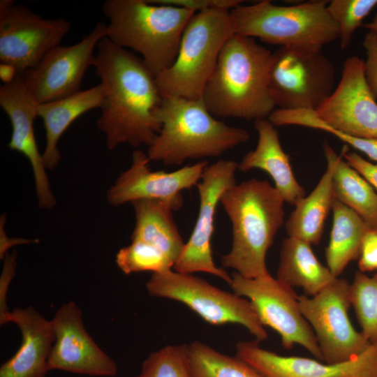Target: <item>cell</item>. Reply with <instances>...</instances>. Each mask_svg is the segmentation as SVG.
<instances>
[{
    "mask_svg": "<svg viewBox=\"0 0 377 377\" xmlns=\"http://www.w3.org/2000/svg\"><path fill=\"white\" fill-rule=\"evenodd\" d=\"M6 223V215L3 214L0 219V258L3 260L5 256L8 253L9 249L14 246L29 244L37 243L39 241L36 239L27 238H11L8 237L4 229Z\"/></svg>",
    "mask_w": 377,
    "mask_h": 377,
    "instance_id": "cell-38",
    "label": "cell"
},
{
    "mask_svg": "<svg viewBox=\"0 0 377 377\" xmlns=\"http://www.w3.org/2000/svg\"><path fill=\"white\" fill-rule=\"evenodd\" d=\"M16 69L8 64L1 63L0 77L4 84L11 82L17 75Z\"/></svg>",
    "mask_w": 377,
    "mask_h": 377,
    "instance_id": "cell-39",
    "label": "cell"
},
{
    "mask_svg": "<svg viewBox=\"0 0 377 377\" xmlns=\"http://www.w3.org/2000/svg\"><path fill=\"white\" fill-rule=\"evenodd\" d=\"M147 154L135 149L131 166L122 172L107 193L112 206H120L139 200H156L168 202L174 211L183 205L182 191L197 186L207 161H199L172 172L152 170Z\"/></svg>",
    "mask_w": 377,
    "mask_h": 377,
    "instance_id": "cell-16",
    "label": "cell"
},
{
    "mask_svg": "<svg viewBox=\"0 0 377 377\" xmlns=\"http://www.w3.org/2000/svg\"><path fill=\"white\" fill-rule=\"evenodd\" d=\"M231 277L229 285L234 293L250 301L263 325L280 335L283 348L290 350L300 345L323 362L314 332L301 312L299 295L293 287L270 274L250 279L235 272Z\"/></svg>",
    "mask_w": 377,
    "mask_h": 377,
    "instance_id": "cell-10",
    "label": "cell"
},
{
    "mask_svg": "<svg viewBox=\"0 0 377 377\" xmlns=\"http://www.w3.org/2000/svg\"><path fill=\"white\" fill-rule=\"evenodd\" d=\"M316 117L332 128L363 138H377V102L365 77L364 61L347 58L330 96L316 110Z\"/></svg>",
    "mask_w": 377,
    "mask_h": 377,
    "instance_id": "cell-15",
    "label": "cell"
},
{
    "mask_svg": "<svg viewBox=\"0 0 377 377\" xmlns=\"http://www.w3.org/2000/svg\"><path fill=\"white\" fill-rule=\"evenodd\" d=\"M230 11L211 8L193 15L174 63L156 77L163 97L202 99L223 45L235 34Z\"/></svg>",
    "mask_w": 377,
    "mask_h": 377,
    "instance_id": "cell-7",
    "label": "cell"
},
{
    "mask_svg": "<svg viewBox=\"0 0 377 377\" xmlns=\"http://www.w3.org/2000/svg\"><path fill=\"white\" fill-rule=\"evenodd\" d=\"M50 320L54 341L47 360L49 370L92 376L117 375L115 362L86 331L82 310L75 302L63 304Z\"/></svg>",
    "mask_w": 377,
    "mask_h": 377,
    "instance_id": "cell-17",
    "label": "cell"
},
{
    "mask_svg": "<svg viewBox=\"0 0 377 377\" xmlns=\"http://www.w3.org/2000/svg\"><path fill=\"white\" fill-rule=\"evenodd\" d=\"M333 187L337 200L358 214L369 228L377 229V192L342 155L337 158Z\"/></svg>",
    "mask_w": 377,
    "mask_h": 377,
    "instance_id": "cell-27",
    "label": "cell"
},
{
    "mask_svg": "<svg viewBox=\"0 0 377 377\" xmlns=\"http://www.w3.org/2000/svg\"><path fill=\"white\" fill-rule=\"evenodd\" d=\"M336 278L316 258L311 244L292 237L283 239L276 279L293 288H302L304 295L312 297Z\"/></svg>",
    "mask_w": 377,
    "mask_h": 377,
    "instance_id": "cell-25",
    "label": "cell"
},
{
    "mask_svg": "<svg viewBox=\"0 0 377 377\" xmlns=\"http://www.w3.org/2000/svg\"><path fill=\"white\" fill-rule=\"evenodd\" d=\"M97 48L93 66L104 91L97 126L108 149L124 143L149 147L161 129L158 112L163 99L155 75L141 57L106 36Z\"/></svg>",
    "mask_w": 377,
    "mask_h": 377,
    "instance_id": "cell-1",
    "label": "cell"
},
{
    "mask_svg": "<svg viewBox=\"0 0 377 377\" xmlns=\"http://www.w3.org/2000/svg\"><path fill=\"white\" fill-rule=\"evenodd\" d=\"M150 2L156 4L170 5L183 7L195 12L211 9L221 8L231 10L242 4L241 0H155Z\"/></svg>",
    "mask_w": 377,
    "mask_h": 377,
    "instance_id": "cell-35",
    "label": "cell"
},
{
    "mask_svg": "<svg viewBox=\"0 0 377 377\" xmlns=\"http://www.w3.org/2000/svg\"><path fill=\"white\" fill-rule=\"evenodd\" d=\"M107 24H96L80 41L50 50L34 68L24 73L27 88L39 104L63 98L80 91L94 50L106 36Z\"/></svg>",
    "mask_w": 377,
    "mask_h": 377,
    "instance_id": "cell-14",
    "label": "cell"
},
{
    "mask_svg": "<svg viewBox=\"0 0 377 377\" xmlns=\"http://www.w3.org/2000/svg\"><path fill=\"white\" fill-rule=\"evenodd\" d=\"M259 341H239L236 356L265 377H377V341L347 361L326 363L300 356H283L261 348Z\"/></svg>",
    "mask_w": 377,
    "mask_h": 377,
    "instance_id": "cell-18",
    "label": "cell"
},
{
    "mask_svg": "<svg viewBox=\"0 0 377 377\" xmlns=\"http://www.w3.org/2000/svg\"><path fill=\"white\" fill-rule=\"evenodd\" d=\"M341 154L346 161L377 190V163L367 161L357 153L348 152L347 146L343 147Z\"/></svg>",
    "mask_w": 377,
    "mask_h": 377,
    "instance_id": "cell-37",
    "label": "cell"
},
{
    "mask_svg": "<svg viewBox=\"0 0 377 377\" xmlns=\"http://www.w3.org/2000/svg\"><path fill=\"white\" fill-rule=\"evenodd\" d=\"M332 226L325 249L327 267L339 277L348 263L359 258L368 226L351 209L336 198L332 205Z\"/></svg>",
    "mask_w": 377,
    "mask_h": 377,
    "instance_id": "cell-26",
    "label": "cell"
},
{
    "mask_svg": "<svg viewBox=\"0 0 377 377\" xmlns=\"http://www.w3.org/2000/svg\"><path fill=\"white\" fill-rule=\"evenodd\" d=\"M103 10L109 20L106 37L140 54L156 77L174 63L184 29L196 13L144 0H108Z\"/></svg>",
    "mask_w": 377,
    "mask_h": 377,
    "instance_id": "cell-5",
    "label": "cell"
},
{
    "mask_svg": "<svg viewBox=\"0 0 377 377\" xmlns=\"http://www.w3.org/2000/svg\"><path fill=\"white\" fill-rule=\"evenodd\" d=\"M364 27L369 31L374 33L377 36V13L372 21L367 23Z\"/></svg>",
    "mask_w": 377,
    "mask_h": 377,
    "instance_id": "cell-40",
    "label": "cell"
},
{
    "mask_svg": "<svg viewBox=\"0 0 377 377\" xmlns=\"http://www.w3.org/2000/svg\"><path fill=\"white\" fill-rule=\"evenodd\" d=\"M237 162L225 159L207 165L205 168L197 184L200 200L197 220L189 239L173 267L175 271L186 274L206 272L230 283L232 277L214 262L211 240L218 204L223 191L237 184Z\"/></svg>",
    "mask_w": 377,
    "mask_h": 377,
    "instance_id": "cell-13",
    "label": "cell"
},
{
    "mask_svg": "<svg viewBox=\"0 0 377 377\" xmlns=\"http://www.w3.org/2000/svg\"><path fill=\"white\" fill-rule=\"evenodd\" d=\"M375 276L377 277V273L376 274Z\"/></svg>",
    "mask_w": 377,
    "mask_h": 377,
    "instance_id": "cell-41",
    "label": "cell"
},
{
    "mask_svg": "<svg viewBox=\"0 0 377 377\" xmlns=\"http://www.w3.org/2000/svg\"><path fill=\"white\" fill-rule=\"evenodd\" d=\"M272 52L255 38L234 34L223 45L202 100L216 117L248 121L275 110L269 87Z\"/></svg>",
    "mask_w": 377,
    "mask_h": 377,
    "instance_id": "cell-2",
    "label": "cell"
},
{
    "mask_svg": "<svg viewBox=\"0 0 377 377\" xmlns=\"http://www.w3.org/2000/svg\"><path fill=\"white\" fill-rule=\"evenodd\" d=\"M298 299L301 312L314 332L323 362L347 361L371 343L350 320V283L346 279L337 277L316 295H302Z\"/></svg>",
    "mask_w": 377,
    "mask_h": 377,
    "instance_id": "cell-11",
    "label": "cell"
},
{
    "mask_svg": "<svg viewBox=\"0 0 377 377\" xmlns=\"http://www.w3.org/2000/svg\"><path fill=\"white\" fill-rule=\"evenodd\" d=\"M358 267L363 273L377 269V229L368 228L366 231L362 242Z\"/></svg>",
    "mask_w": 377,
    "mask_h": 377,
    "instance_id": "cell-36",
    "label": "cell"
},
{
    "mask_svg": "<svg viewBox=\"0 0 377 377\" xmlns=\"http://www.w3.org/2000/svg\"><path fill=\"white\" fill-rule=\"evenodd\" d=\"M350 302L361 333L369 342L377 341V277L356 272L350 283Z\"/></svg>",
    "mask_w": 377,
    "mask_h": 377,
    "instance_id": "cell-29",
    "label": "cell"
},
{
    "mask_svg": "<svg viewBox=\"0 0 377 377\" xmlns=\"http://www.w3.org/2000/svg\"><path fill=\"white\" fill-rule=\"evenodd\" d=\"M254 127L258 135L256 147L245 154L238 163V170L260 169L267 172L284 202L295 205L306 195L305 191L293 174L275 126L265 118L254 121Z\"/></svg>",
    "mask_w": 377,
    "mask_h": 377,
    "instance_id": "cell-21",
    "label": "cell"
},
{
    "mask_svg": "<svg viewBox=\"0 0 377 377\" xmlns=\"http://www.w3.org/2000/svg\"><path fill=\"white\" fill-rule=\"evenodd\" d=\"M131 204L135 218L131 241L144 242L155 247L175 265L185 243L175 224L172 206L168 202L156 200H139Z\"/></svg>",
    "mask_w": 377,
    "mask_h": 377,
    "instance_id": "cell-24",
    "label": "cell"
},
{
    "mask_svg": "<svg viewBox=\"0 0 377 377\" xmlns=\"http://www.w3.org/2000/svg\"><path fill=\"white\" fill-rule=\"evenodd\" d=\"M146 288L151 296L184 304L209 324H239L259 342L268 337L249 300L221 290L192 274L172 269L153 273Z\"/></svg>",
    "mask_w": 377,
    "mask_h": 377,
    "instance_id": "cell-8",
    "label": "cell"
},
{
    "mask_svg": "<svg viewBox=\"0 0 377 377\" xmlns=\"http://www.w3.org/2000/svg\"><path fill=\"white\" fill-rule=\"evenodd\" d=\"M232 223L230 250L221 257L222 267L250 279L269 275L267 253L283 224L284 200L266 180L255 178L235 184L220 199Z\"/></svg>",
    "mask_w": 377,
    "mask_h": 377,
    "instance_id": "cell-3",
    "label": "cell"
},
{
    "mask_svg": "<svg viewBox=\"0 0 377 377\" xmlns=\"http://www.w3.org/2000/svg\"><path fill=\"white\" fill-rule=\"evenodd\" d=\"M193 377H265L237 356L223 354L198 341L188 345Z\"/></svg>",
    "mask_w": 377,
    "mask_h": 377,
    "instance_id": "cell-28",
    "label": "cell"
},
{
    "mask_svg": "<svg viewBox=\"0 0 377 377\" xmlns=\"http://www.w3.org/2000/svg\"><path fill=\"white\" fill-rule=\"evenodd\" d=\"M103 97V88L99 84L69 96L39 104L38 117L45 130V147L42 155L47 170L55 168L61 160L58 143L66 129L81 115L101 108Z\"/></svg>",
    "mask_w": 377,
    "mask_h": 377,
    "instance_id": "cell-23",
    "label": "cell"
},
{
    "mask_svg": "<svg viewBox=\"0 0 377 377\" xmlns=\"http://www.w3.org/2000/svg\"><path fill=\"white\" fill-rule=\"evenodd\" d=\"M335 82L334 65L321 51L279 47L272 52L269 87L277 109L316 110Z\"/></svg>",
    "mask_w": 377,
    "mask_h": 377,
    "instance_id": "cell-9",
    "label": "cell"
},
{
    "mask_svg": "<svg viewBox=\"0 0 377 377\" xmlns=\"http://www.w3.org/2000/svg\"><path fill=\"white\" fill-rule=\"evenodd\" d=\"M17 325L22 343L16 353L0 367V377H45L50 371L47 360L54 341L51 320L32 306L15 308L7 323Z\"/></svg>",
    "mask_w": 377,
    "mask_h": 377,
    "instance_id": "cell-20",
    "label": "cell"
},
{
    "mask_svg": "<svg viewBox=\"0 0 377 377\" xmlns=\"http://www.w3.org/2000/svg\"><path fill=\"white\" fill-rule=\"evenodd\" d=\"M115 262L126 274L141 272H162L172 269L173 263L161 251L144 242L131 243L119 250Z\"/></svg>",
    "mask_w": 377,
    "mask_h": 377,
    "instance_id": "cell-32",
    "label": "cell"
},
{
    "mask_svg": "<svg viewBox=\"0 0 377 377\" xmlns=\"http://www.w3.org/2000/svg\"><path fill=\"white\" fill-rule=\"evenodd\" d=\"M0 105L12 125L8 148L28 159L34 173L38 204L41 208L52 209L56 199L34 129V120L38 117L39 103L27 88L24 73H17L11 82L0 87Z\"/></svg>",
    "mask_w": 377,
    "mask_h": 377,
    "instance_id": "cell-19",
    "label": "cell"
},
{
    "mask_svg": "<svg viewBox=\"0 0 377 377\" xmlns=\"http://www.w3.org/2000/svg\"><path fill=\"white\" fill-rule=\"evenodd\" d=\"M362 45L367 55L364 61L367 82L377 99V36L369 31L364 36Z\"/></svg>",
    "mask_w": 377,
    "mask_h": 377,
    "instance_id": "cell-34",
    "label": "cell"
},
{
    "mask_svg": "<svg viewBox=\"0 0 377 377\" xmlns=\"http://www.w3.org/2000/svg\"><path fill=\"white\" fill-rule=\"evenodd\" d=\"M324 154L327 169L314 189L300 200L286 222L288 237L304 240L311 245L320 243L325 222L335 200L333 175L338 154L325 141Z\"/></svg>",
    "mask_w": 377,
    "mask_h": 377,
    "instance_id": "cell-22",
    "label": "cell"
},
{
    "mask_svg": "<svg viewBox=\"0 0 377 377\" xmlns=\"http://www.w3.org/2000/svg\"><path fill=\"white\" fill-rule=\"evenodd\" d=\"M377 6V0H332L327 10L338 27V39L341 50L350 44L355 31Z\"/></svg>",
    "mask_w": 377,
    "mask_h": 377,
    "instance_id": "cell-31",
    "label": "cell"
},
{
    "mask_svg": "<svg viewBox=\"0 0 377 377\" xmlns=\"http://www.w3.org/2000/svg\"><path fill=\"white\" fill-rule=\"evenodd\" d=\"M328 2L283 6L263 0L240 4L230 13L236 34L279 47L321 51L338 39V27L327 10Z\"/></svg>",
    "mask_w": 377,
    "mask_h": 377,
    "instance_id": "cell-6",
    "label": "cell"
},
{
    "mask_svg": "<svg viewBox=\"0 0 377 377\" xmlns=\"http://www.w3.org/2000/svg\"><path fill=\"white\" fill-rule=\"evenodd\" d=\"M17 251L7 253L3 260L2 272L0 276V324L7 323V318L10 311L7 306V294L10 281L15 275L17 266Z\"/></svg>",
    "mask_w": 377,
    "mask_h": 377,
    "instance_id": "cell-33",
    "label": "cell"
},
{
    "mask_svg": "<svg viewBox=\"0 0 377 377\" xmlns=\"http://www.w3.org/2000/svg\"><path fill=\"white\" fill-rule=\"evenodd\" d=\"M71 27V22L64 18L45 19L13 0H1V63L13 66L17 73H24L60 45Z\"/></svg>",
    "mask_w": 377,
    "mask_h": 377,
    "instance_id": "cell-12",
    "label": "cell"
},
{
    "mask_svg": "<svg viewBox=\"0 0 377 377\" xmlns=\"http://www.w3.org/2000/svg\"><path fill=\"white\" fill-rule=\"evenodd\" d=\"M158 119L161 129L147 154L168 166L220 156L250 138L246 130L216 119L202 99L163 97Z\"/></svg>",
    "mask_w": 377,
    "mask_h": 377,
    "instance_id": "cell-4",
    "label": "cell"
},
{
    "mask_svg": "<svg viewBox=\"0 0 377 377\" xmlns=\"http://www.w3.org/2000/svg\"><path fill=\"white\" fill-rule=\"evenodd\" d=\"M136 377H193L188 345H168L151 353Z\"/></svg>",
    "mask_w": 377,
    "mask_h": 377,
    "instance_id": "cell-30",
    "label": "cell"
}]
</instances>
